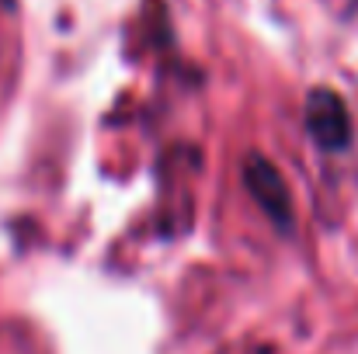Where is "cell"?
Wrapping results in <instances>:
<instances>
[{
  "label": "cell",
  "instance_id": "6da1fadb",
  "mask_svg": "<svg viewBox=\"0 0 358 354\" xmlns=\"http://www.w3.org/2000/svg\"><path fill=\"white\" fill-rule=\"evenodd\" d=\"M306 128H310L313 142L324 146V149H345V146L352 142V118H348V108H345V101H341L334 91H327V87H320V91H313V94L306 98Z\"/></svg>",
  "mask_w": 358,
  "mask_h": 354
},
{
  "label": "cell",
  "instance_id": "7a4b0ae2",
  "mask_svg": "<svg viewBox=\"0 0 358 354\" xmlns=\"http://www.w3.org/2000/svg\"><path fill=\"white\" fill-rule=\"evenodd\" d=\"M247 188L254 191L257 205H261L278 226H289V223H292L285 181L278 177V170H275L268 160H250V163H247Z\"/></svg>",
  "mask_w": 358,
  "mask_h": 354
}]
</instances>
